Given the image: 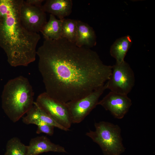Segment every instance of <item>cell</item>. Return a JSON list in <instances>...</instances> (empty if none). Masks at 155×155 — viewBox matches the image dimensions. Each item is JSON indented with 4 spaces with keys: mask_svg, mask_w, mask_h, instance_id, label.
I'll return each mask as SVG.
<instances>
[{
    "mask_svg": "<svg viewBox=\"0 0 155 155\" xmlns=\"http://www.w3.org/2000/svg\"><path fill=\"white\" fill-rule=\"evenodd\" d=\"M36 55L45 92L64 103L102 87L111 73L112 66L104 64L95 51L64 38L44 39Z\"/></svg>",
    "mask_w": 155,
    "mask_h": 155,
    "instance_id": "cell-1",
    "label": "cell"
},
{
    "mask_svg": "<svg viewBox=\"0 0 155 155\" xmlns=\"http://www.w3.org/2000/svg\"><path fill=\"white\" fill-rule=\"evenodd\" d=\"M23 0H0V47L13 67L26 66L34 62L40 36L23 26L20 10Z\"/></svg>",
    "mask_w": 155,
    "mask_h": 155,
    "instance_id": "cell-2",
    "label": "cell"
},
{
    "mask_svg": "<svg viewBox=\"0 0 155 155\" xmlns=\"http://www.w3.org/2000/svg\"><path fill=\"white\" fill-rule=\"evenodd\" d=\"M34 93L28 79L20 75L9 80L1 96L2 107L13 122L18 121L32 106Z\"/></svg>",
    "mask_w": 155,
    "mask_h": 155,
    "instance_id": "cell-3",
    "label": "cell"
},
{
    "mask_svg": "<svg viewBox=\"0 0 155 155\" xmlns=\"http://www.w3.org/2000/svg\"><path fill=\"white\" fill-rule=\"evenodd\" d=\"M94 126L95 130L89 131L86 135L100 146L104 155H120L124 151L118 125L101 121L95 123Z\"/></svg>",
    "mask_w": 155,
    "mask_h": 155,
    "instance_id": "cell-4",
    "label": "cell"
},
{
    "mask_svg": "<svg viewBox=\"0 0 155 155\" xmlns=\"http://www.w3.org/2000/svg\"><path fill=\"white\" fill-rule=\"evenodd\" d=\"M135 82L133 71L124 61L112 66L111 75L105 84L106 89L111 91L127 95L133 87Z\"/></svg>",
    "mask_w": 155,
    "mask_h": 155,
    "instance_id": "cell-5",
    "label": "cell"
},
{
    "mask_svg": "<svg viewBox=\"0 0 155 155\" xmlns=\"http://www.w3.org/2000/svg\"><path fill=\"white\" fill-rule=\"evenodd\" d=\"M35 102L58 123L69 130L72 123L66 103L51 97L45 92L38 96Z\"/></svg>",
    "mask_w": 155,
    "mask_h": 155,
    "instance_id": "cell-6",
    "label": "cell"
},
{
    "mask_svg": "<svg viewBox=\"0 0 155 155\" xmlns=\"http://www.w3.org/2000/svg\"><path fill=\"white\" fill-rule=\"evenodd\" d=\"M106 89L105 84L83 98L66 103L72 123H78L84 119L98 105L99 98Z\"/></svg>",
    "mask_w": 155,
    "mask_h": 155,
    "instance_id": "cell-7",
    "label": "cell"
},
{
    "mask_svg": "<svg viewBox=\"0 0 155 155\" xmlns=\"http://www.w3.org/2000/svg\"><path fill=\"white\" fill-rule=\"evenodd\" d=\"M42 6L30 5L23 0L20 10V20L24 28L31 32H40L47 22L46 13Z\"/></svg>",
    "mask_w": 155,
    "mask_h": 155,
    "instance_id": "cell-8",
    "label": "cell"
},
{
    "mask_svg": "<svg viewBox=\"0 0 155 155\" xmlns=\"http://www.w3.org/2000/svg\"><path fill=\"white\" fill-rule=\"evenodd\" d=\"M132 104L131 100L127 95L111 91L98 103L118 119L124 117Z\"/></svg>",
    "mask_w": 155,
    "mask_h": 155,
    "instance_id": "cell-9",
    "label": "cell"
},
{
    "mask_svg": "<svg viewBox=\"0 0 155 155\" xmlns=\"http://www.w3.org/2000/svg\"><path fill=\"white\" fill-rule=\"evenodd\" d=\"M26 150L27 155H38L49 152L67 153L64 147L53 143L44 136L32 138L29 145L26 146Z\"/></svg>",
    "mask_w": 155,
    "mask_h": 155,
    "instance_id": "cell-10",
    "label": "cell"
},
{
    "mask_svg": "<svg viewBox=\"0 0 155 155\" xmlns=\"http://www.w3.org/2000/svg\"><path fill=\"white\" fill-rule=\"evenodd\" d=\"M26 114V115L22 119L23 122L25 124H35L38 122H43L61 130L65 131H69L58 123L35 102H34L32 106Z\"/></svg>",
    "mask_w": 155,
    "mask_h": 155,
    "instance_id": "cell-11",
    "label": "cell"
},
{
    "mask_svg": "<svg viewBox=\"0 0 155 155\" xmlns=\"http://www.w3.org/2000/svg\"><path fill=\"white\" fill-rule=\"evenodd\" d=\"M73 5L71 0H47L42 7L43 10L63 19L71 13Z\"/></svg>",
    "mask_w": 155,
    "mask_h": 155,
    "instance_id": "cell-12",
    "label": "cell"
},
{
    "mask_svg": "<svg viewBox=\"0 0 155 155\" xmlns=\"http://www.w3.org/2000/svg\"><path fill=\"white\" fill-rule=\"evenodd\" d=\"M77 32L75 43L80 47L90 48L96 43V36L93 28L88 24L77 20Z\"/></svg>",
    "mask_w": 155,
    "mask_h": 155,
    "instance_id": "cell-13",
    "label": "cell"
},
{
    "mask_svg": "<svg viewBox=\"0 0 155 155\" xmlns=\"http://www.w3.org/2000/svg\"><path fill=\"white\" fill-rule=\"evenodd\" d=\"M132 43L131 37L126 36L118 39L111 46L110 54L116 60V63H120L124 58Z\"/></svg>",
    "mask_w": 155,
    "mask_h": 155,
    "instance_id": "cell-14",
    "label": "cell"
},
{
    "mask_svg": "<svg viewBox=\"0 0 155 155\" xmlns=\"http://www.w3.org/2000/svg\"><path fill=\"white\" fill-rule=\"evenodd\" d=\"M62 19H58L51 14L49 21L44 25L40 32L44 39L56 40L61 38Z\"/></svg>",
    "mask_w": 155,
    "mask_h": 155,
    "instance_id": "cell-15",
    "label": "cell"
},
{
    "mask_svg": "<svg viewBox=\"0 0 155 155\" xmlns=\"http://www.w3.org/2000/svg\"><path fill=\"white\" fill-rule=\"evenodd\" d=\"M77 32V20L65 18L62 19L61 38L75 43Z\"/></svg>",
    "mask_w": 155,
    "mask_h": 155,
    "instance_id": "cell-16",
    "label": "cell"
},
{
    "mask_svg": "<svg viewBox=\"0 0 155 155\" xmlns=\"http://www.w3.org/2000/svg\"><path fill=\"white\" fill-rule=\"evenodd\" d=\"M4 155H27L26 146L18 137H13L7 142Z\"/></svg>",
    "mask_w": 155,
    "mask_h": 155,
    "instance_id": "cell-17",
    "label": "cell"
},
{
    "mask_svg": "<svg viewBox=\"0 0 155 155\" xmlns=\"http://www.w3.org/2000/svg\"><path fill=\"white\" fill-rule=\"evenodd\" d=\"M35 124L37 126L36 133H43L50 136L53 134L55 127L53 126L41 121L37 122Z\"/></svg>",
    "mask_w": 155,
    "mask_h": 155,
    "instance_id": "cell-18",
    "label": "cell"
},
{
    "mask_svg": "<svg viewBox=\"0 0 155 155\" xmlns=\"http://www.w3.org/2000/svg\"><path fill=\"white\" fill-rule=\"evenodd\" d=\"M44 1L43 0H26L24 1L26 3L37 6H41L42 3Z\"/></svg>",
    "mask_w": 155,
    "mask_h": 155,
    "instance_id": "cell-19",
    "label": "cell"
}]
</instances>
